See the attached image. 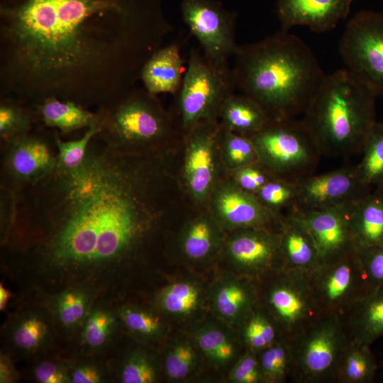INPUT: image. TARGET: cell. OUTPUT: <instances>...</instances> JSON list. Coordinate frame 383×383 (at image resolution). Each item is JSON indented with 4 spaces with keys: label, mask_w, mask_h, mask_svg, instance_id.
Returning <instances> with one entry per match:
<instances>
[{
    "label": "cell",
    "mask_w": 383,
    "mask_h": 383,
    "mask_svg": "<svg viewBox=\"0 0 383 383\" xmlns=\"http://www.w3.org/2000/svg\"><path fill=\"white\" fill-rule=\"evenodd\" d=\"M260 201L275 214L284 216L296 210L299 198V182L274 178L255 194Z\"/></svg>",
    "instance_id": "obj_39"
},
{
    "label": "cell",
    "mask_w": 383,
    "mask_h": 383,
    "mask_svg": "<svg viewBox=\"0 0 383 383\" xmlns=\"http://www.w3.org/2000/svg\"><path fill=\"white\" fill-rule=\"evenodd\" d=\"M182 14L190 32L209 59L228 62L238 48L231 15L213 0H182Z\"/></svg>",
    "instance_id": "obj_16"
},
{
    "label": "cell",
    "mask_w": 383,
    "mask_h": 383,
    "mask_svg": "<svg viewBox=\"0 0 383 383\" xmlns=\"http://www.w3.org/2000/svg\"><path fill=\"white\" fill-rule=\"evenodd\" d=\"M170 182L162 150L121 152L98 133L79 167L57 165L16 194L2 274L24 294L82 287L111 301L127 297L167 214Z\"/></svg>",
    "instance_id": "obj_1"
},
{
    "label": "cell",
    "mask_w": 383,
    "mask_h": 383,
    "mask_svg": "<svg viewBox=\"0 0 383 383\" xmlns=\"http://www.w3.org/2000/svg\"><path fill=\"white\" fill-rule=\"evenodd\" d=\"M361 265L371 287H383V245L357 250Z\"/></svg>",
    "instance_id": "obj_48"
},
{
    "label": "cell",
    "mask_w": 383,
    "mask_h": 383,
    "mask_svg": "<svg viewBox=\"0 0 383 383\" xmlns=\"http://www.w3.org/2000/svg\"><path fill=\"white\" fill-rule=\"evenodd\" d=\"M233 172V180L243 190L255 194L271 179L276 178L260 163L245 166Z\"/></svg>",
    "instance_id": "obj_46"
},
{
    "label": "cell",
    "mask_w": 383,
    "mask_h": 383,
    "mask_svg": "<svg viewBox=\"0 0 383 383\" xmlns=\"http://www.w3.org/2000/svg\"><path fill=\"white\" fill-rule=\"evenodd\" d=\"M100 132V126H94L89 128L79 139L70 141L62 140L55 132L57 165L66 170H74L79 167L84 161L90 141Z\"/></svg>",
    "instance_id": "obj_45"
},
{
    "label": "cell",
    "mask_w": 383,
    "mask_h": 383,
    "mask_svg": "<svg viewBox=\"0 0 383 383\" xmlns=\"http://www.w3.org/2000/svg\"><path fill=\"white\" fill-rule=\"evenodd\" d=\"M376 96L346 68L326 74L301 119L322 155L346 157L361 152L377 122Z\"/></svg>",
    "instance_id": "obj_4"
},
{
    "label": "cell",
    "mask_w": 383,
    "mask_h": 383,
    "mask_svg": "<svg viewBox=\"0 0 383 383\" xmlns=\"http://www.w3.org/2000/svg\"><path fill=\"white\" fill-rule=\"evenodd\" d=\"M350 219L357 250L383 245V192L374 189L356 201Z\"/></svg>",
    "instance_id": "obj_29"
},
{
    "label": "cell",
    "mask_w": 383,
    "mask_h": 383,
    "mask_svg": "<svg viewBox=\"0 0 383 383\" xmlns=\"http://www.w3.org/2000/svg\"><path fill=\"white\" fill-rule=\"evenodd\" d=\"M31 295L40 299L50 311L64 348L72 340L99 298L96 292L82 287Z\"/></svg>",
    "instance_id": "obj_22"
},
{
    "label": "cell",
    "mask_w": 383,
    "mask_h": 383,
    "mask_svg": "<svg viewBox=\"0 0 383 383\" xmlns=\"http://www.w3.org/2000/svg\"><path fill=\"white\" fill-rule=\"evenodd\" d=\"M134 341V347L129 349L123 348L121 342L109 355V360L113 382L120 383L157 382L161 369L157 355L152 348L148 347L149 345Z\"/></svg>",
    "instance_id": "obj_26"
},
{
    "label": "cell",
    "mask_w": 383,
    "mask_h": 383,
    "mask_svg": "<svg viewBox=\"0 0 383 383\" xmlns=\"http://www.w3.org/2000/svg\"><path fill=\"white\" fill-rule=\"evenodd\" d=\"M362 158L355 165L361 181L371 189L383 186V121L376 122L363 143Z\"/></svg>",
    "instance_id": "obj_36"
},
{
    "label": "cell",
    "mask_w": 383,
    "mask_h": 383,
    "mask_svg": "<svg viewBox=\"0 0 383 383\" xmlns=\"http://www.w3.org/2000/svg\"><path fill=\"white\" fill-rule=\"evenodd\" d=\"M315 299L325 314L340 316L371 287L357 250L321 263L309 274Z\"/></svg>",
    "instance_id": "obj_13"
},
{
    "label": "cell",
    "mask_w": 383,
    "mask_h": 383,
    "mask_svg": "<svg viewBox=\"0 0 383 383\" xmlns=\"http://www.w3.org/2000/svg\"><path fill=\"white\" fill-rule=\"evenodd\" d=\"M258 303L257 282L245 277L223 278L217 282L213 290L214 311L232 326H240Z\"/></svg>",
    "instance_id": "obj_25"
},
{
    "label": "cell",
    "mask_w": 383,
    "mask_h": 383,
    "mask_svg": "<svg viewBox=\"0 0 383 383\" xmlns=\"http://www.w3.org/2000/svg\"><path fill=\"white\" fill-rule=\"evenodd\" d=\"M18 294L1 328V350L28 363L61 352L64 345L47 307L33 295Z\"/></svg>",
    "instance_id": "obj_10"
},
{
    "label": "cell",
    "mask_w": 383,
    "mask_h": 383,
    "mask_svg": "<svg viewBox=\"0 0 383 383\" xmlns=\"http://www.w3.org/2000/svg\"><path fill=\"white\" fill-rule=\"evenodd\" d=\"M36 118L39 119V117L35 111H32L13 104H1L0 106L1 142L31 131Z\"/></svg>",
    "instance_id": "obj_44"
},
{
    "label": "cell",
    "mask_w": 383,
    "mask_h": 383,
    "mask_svg": "<svg viewBox=\"0 0 383 383\" xmlns=\"http://www.w3.org/2000/svg\"><path fill=\"white\" fill-rule=\"evenodd\" d=\"M376 370V360L370 345L350 339L338 363L335 382L370 383Z\"/></svg>",
    "instance_id": "obj_33"
},
{
    "label": "cell",
    "mask_w": 383,
    "mask_h": 383,
    "mask_svg": "<svg viewBox=\"0 0 383 383\" xmlns=\"http://www.w3.org/2000/svg\"><path fill=\"white\" fill-rule=\"evenodd\" d=\"M354 203L296 215L311 233L321 263L357 250L350 219Z\"/></svg>",
    "instance_id": "obj_20"
},
{
    "label": "cell",
    "mask_w": 383,
    "mask_h": 383,
    "mask_svg": "<svg viewBox=\"0 0 383 383\" xmlns=\"http://www.w3.org/2000/svg\"><path fill=\"white\" fill-rule=\"evenodd\" d=\"M183 60L177 44L155 50L144 62L140 70L145 90L156 96L160 93L176 94L184 74Z\"/></svg>",
    "instance_id": "obj_27"
},
{
    "label": "cell",
    "mask_w": 383,
    "mask_h": 383,
    "mask_svg": "<svg viewBox=\"0 0 383 383\" xmlns=\"http://www.w3.org/2000/svg\"><path fill=\"white\" fill-rule=\"evenodd\" d=\"M360 179L355 165L312 174L299 182V198L294 213L309 212L350 204L372 191Z\"/></svg>",
    "instance_id": "obj_17"
},
{
    "label": "cell",
    "mask_w": 383,
    "mask_h": 383,
    "mask_svg": "<svg viewBox=\"0 0 383 383\" xmlns=\"http://www.w3.org/2000/svg\"><path fill=\"white\" fill-rule=\"evenodd\" d=\"M70 358L61 352L29 363L23 376L37 383H70Z\"/></svg>",
    "instance_id": "obj_42"
},
{
    "label": "cell",
    "mask_w": 383,
    "mask_h": 383,
    "mask_svg": "<svg viewBox=\"0 0 383 383\" xmlns=\"http://www.w3.org/2000/svg\"><path fill=\"white\" fill-rule=\"evenodd\" d=\"M193 338L198 348L213 363L223 366L234 359L237 353L233 338L221 328L206 323L196 328Z\"/></svg>",
    "instance_id": "obj_37"
},
{
    "label": "cell",
    "mask_w": 383,
    "mask_h": 383,
    "mask_svg": "<svg viewBox=\"0 0 383 383\" xmlns=\"http://www.w3.org/2000/svg\"><path fill=\"white\" fill-rule=\"evenodd\" d=\"M278 234L283 268L310 274L321 264L311 234L300 216H284Z\"/></svg>",
    "instance_id": "obj_23"
},
{
    "label": "cell",
    "mask_w": 383,
    "mask_h": 383,
    "mask_svg": "<svg viewBox=\"0 0 383 383\" xmlns=\"http://www.w3.org/2000/svg\"><path fill=\"white\" fill-rule=\"evenodd\" d=\"M18 292L17 295L6 286L4 282H0V310L1 311H8L9 307L15 304L18 298Z\"/></svg>",
    "instance_id": "obj_50"
},
{
    "label": "cell",
    "mask_w": 383,
    "mask_h": 383,
    "mask_svg": "<svg viewBox=\"0 0 383 383\" xmlns=\"http://www.w3.org/2000/svg\"><path fill=\"white\" fill-rule=\"evenodd\" d=\"M236 89L233 68L192 49L177 95L179 124L186 133L203 121H217L221 107Z\"/></svg>",
    "instance_id": "obj_7"
},
{
    "label": "cell",
    "mask_w": 383,
    "mask_h": 383,
    "mask_svg": "<svg viewBox=\"0 0 383 383\" xmlns=\"http://www.w3.org/2000/svg\"><path fill=\"white\" fill-rule=\"evenodd\" d=\"M152 304L163 314L186 316L194 312L201 301V290L192 282L178 281L158 290Z\"/></svg>",
    "instance_id": "obj_35"
},
{
    "label": "cell",
    "mask_w": 383,
    "mask_h": 383,
    "mask_svg": "<svg viewBox=\"0 0 383 383\" xmlns=\"http://www.w3.org/2000/svg\"><path fill=\"white\" fill-rule=\"evenodd\" d=\"M114 303L128 338L149 346L164 339L167 326L156 307L130 301L127 297Z\"/></svg>",
    "instance_id": "obj_28"
},
{
    "label": "cell",
    "mask_w": 383,
    "mask_h": 383,
    "mask_svg": "<svg viewBox=\"0 0 383 383\" xmlns=\"http://www.w3.org/2000/svg\"><path fill=\"white\" fill-rule=\"evenodd\" d=\"M221 156L230 170L259 163L256 147L250 136L238 134L221 127Z\"/></svg>",
    "instance_id": "obj_40"
},
{
    "label": "cell",
    "mask_w": 383,
    "mask_h": 383,
    "mask_svg": "<svg viewBox=\"0 0 383 383\" xmlns=\"http://www.w3.org/2000/svg\"><path fill=\"white\" fill-rule=\"evenodd\" d=\"M218 117L223 128L247 136L257 133L271 121L257 101L243 94L234 93L223 103Z\"/></svg>",
    "instance_id": "obj_31"
},
{
    "label": "cell",
    "mask_w": 383,
    "mask_h": 383,
    "mask_svg": "<svg viewBox=\"0 0 383 383\" xmlns=\"http://www.w3.org/2000/svg\"><path fill=\"white\" fill-rule=\"evenodd\" d=\"M197 363L196 351L189 341L181 340L166 350L162 367L166 377L171 380H182L194 371Z\"/></svg>",
    "instance_id": "obj_43"
},
{
    "label": "cell",
    "mask_w": 383,
    "mask_h": 383,
    "mask_svg": "<svg viewBox=\"0 0 383 383\" xmlns=\"http://www.w3.org/2000/svg\"><path fill=\"white\" fill-rule=\"evenodd\" d=\"M125 335L114 301L99 297L62 353L109 357Z\"/></svg>",
    "instance_id": "obj_19"
},
{
    "label": "cell",
    "mask_w": 383,
    "mask_h": 383,
    "mask_svg": "<svg viewBox=\"0 0 383 383\" xmlns=\"http://www.w3.org/2000/svg\"><path fill=\"white\" fill-rule=\"evenodd\" d=\"M67 357L70 361V383L114 382L108 357L97 355Z\"/></svg>",
    "instance_id": "obj_41"
},
{
    "label": "cell",
    "mask_w": 383,
    "mask_h": 383,
    "mask_svg": "<svg viewBox=\"0 0 383 383\" xmlns=\"http://www.w3.org/2000/svg\"><path fill=\"white\" fill-rule=\"evenodd\" d=\"M16 361L8 353L1 350L0 383H15L22 375L16 367Z\"/></svg>",
    "instance_id": "obj_49"
},
{
    "label": "cell",
    "mask_w": 383,
    "mask_h": 383,
    "mask_svg": "<svg viewBox=\"0 0 383 383\" xmlns=\"http://www.w3.org/2000/svg\"><path fill=\"white\" fill-rule=\"evenodd\" d=\"M353 0H277V12L282 30L296 26L323 33L334 28L347 18Z\"/></svg>",
    "instance_id": "obj_21"
},
{
    "label": "cell",
    "mask_w": 383,
    "mask_h": 383,
    "mask_svg": "<svg viewBox=\"0 0 383 383\" xmlns=\"http://www.w3.org/2000/svg\"><path fill=\"white\" fill-rule=\"evenodd\" d=\"M340 316L351 340L372 344L383 336V287H371Z\"/></svg>",
    "instance_id": "obj_24"
},
{
    "label": "cell",
    "mask_w": 383,
    "mask_h": 383,
    "mask_svg": "<svg viewBox=\"0 0 383 383\" xmlns=\"http://www.w3.org/2000/svg\"><path fill=\"white\" fill-rule=\"evenodd\" d=\"M233 57L236 88L271 121L303 115L326 76L306 43L282 30L238 46Z\"/></svg>",
    "instance_id": "obj_2"
},
{
    "label": "cell",
    "mask_w": 383,
    "mask_h": 383,
    "mask_svg": "<svg viewBox=\"0 0 383 383\" xmlns=\"http://www.w3.org/2000/svg\"><path fill=\"white\" fill-rule=\"evenodd\" d=\"M226 252L239 276L256 282L284 267L278 231L267 228L232 231Z\"/></svg>",
    "instance_id": "obj_15"
},
{
    "label": "cell",
    "mask_w": 383,
    "mask_h": 383,
    "mask_svg": "<svg viewBox=\"0 0 383 383\" xmlns=\"http://www.w3.org/2000/svg\"><path fill=\"white\" fill-rule=\"evenodd\" d=\"M35 111L45 126L57 128L62 133L90 128L99 123L97 113H91L74 101H62L53 96L39 102Z\"/></svg>",
    "instance_id": "obj_32"
},
{
    "label": "cell",
    "mask_w": 383,
    "mask_h": 383,
    "mask_svg": "<svg viewBox=\"0 0 383 383\" xmlns=\"http://www.w3.org/2000/svg\"><path fill=\"white\" fill-rule=\"evenodd\" d=\"M377 189H379V190H380V191H382L383 192V186L382 187L377 188Z\"/></svg>",
    "instance_id": "obj_51"
},
{
    "label": "cell",
    "mask_w": 383,
    "mask_h": 383,
    "mask_svg": "<svg viewBox=\"0 0 383 383\" xmlns=\"http://www.w3.org/2000/svg\"><path fill=\"white\" fill-rule=\"evenodd\" d=\"M259 303L291 340L324 314L313 293L309 274L282 268L257 282Z\"/></svg>",
    "instance_id": "obj_8"
},
{
    "label": "cell",
    "mask_w": 383,
    "mask_h": 383,
    "mask_svg": "<svg viewBox=\"0 0 383 383\" xmlns=\"http://www.w3.org/2000/svg\"><path fill=\"white\" fill-rule=\"evenodd\" d=\"M222 228L211 213L187 222L179 235V248L186 259L201 262L213 257L223 244Z\"/></svg>",
    "instance_id": "obj_30"
},
{
    "label": "cell",
    "mask_w": 383,
    "mask_h": 383,
    "mask_svg": "<svg viewBox=\"0 0 383 383\" xmlns=\"http://www.w3.org/2000/svg\"><path fill=\"white\" fill-rule=\"evenodd\" d=\"M230 379L235 383H263L257 353L245 349L233 365Z\"/></svg>",
    "instance_id": "obj_47"
},
{
    "label": "cell",
    "mask_w": 383,
    "mask_h": 383,
    "mask_svg": "<svg viewBox=\"0 0 383 383\" xmlns=\"http://www.w3.org/2000/svg\"><path fill=\"white\" fill-rule=\"evenodd\" d=\"M263 382L283 383L291 377L290 341L282 338L257 353Z\"/></svg>",
    "instance_id": "obj_38"
},
{
    "label": "cell",
    "mask_w": 383,
    "mask_h": 383,
    "mask_svg": "<svg viewBox=\"0 0 383 383\" xmlns=\"http://www.w3.org/2000/svg\"><path fill=\"white\" fill-rule=\"evenodd\" d=\"M221 126L218 121H203L185 133L184 177L192 199L203 203L217 182Z\"/></svg>",
    "instance_id": "obj_14"
},
{
    "label": "cell",
    "mask_w": 383,
    "mask_h": 383,
    "mask_svg": "<svg viewBox=\"0 0 383 383\" xmlns=\"http://www.w3.org/2000/svg\"><path fill=\"white\" fill-rule=\"evenodd\" d=\"M240 326L245 349L256 353L283 338L275 320L260 303L248 313Z\"/></svg>",
    "instance_id": "obj_34"
},
{
    "label": "cell",
    "mask_w": 383,
    "mask_h": 383,
    "mask_svg": "<svg viewBox=\"0 0 383 383\" xmlns=\"http://www.w3.org/2000/svg\"><path fill=\"white\" fill-rule=\"evenodd\" d=\"M1 189L14 194L33 186L57 165L55 132L31 131L1 142Z\"/></svg>",
    "instance_id": "obj_11"
},
{
    "label": "cell",
    "mask_w": 383,
    "mask_h": 383,
    "mask_svg": "<svg viewBox=\"0 0 383 383\" xmlns=\"http://www.w3.org/2000/svg\"><path fill=\"white\" fill-rule=\"evenodd\" d=\"M350 339L340 316H322L289 340L290 378L296 383L335 382L338 363Z\"/></svg>",
    "instance_id": "obj_9"
},
{
    "label": "cell",
    "mask_w": 383,
    "mask_h": 383,
    "mask_svg": "<svg viewBox=\"0 0 383 383\" xmlns=\"http://www.w3.org/2000/svg\"><path fill=\"white\" fill-rule=\"evenodd\" d=\"M106 3L93 0H28L10 37L20 63L38 77H63L96 56L88 19Z\"/></svg>",
    "instance_id": "obj_3"
},
{
    "label": "cell",
    "mask_w": 383,
    "mask_h": 383,
    "mask_svg": "<svg viewBox=\"0 0 383 383\" xmlns=\"http://www.w3.org/2000/svg\"><path fill=\"white\" fill-rule=\"evenodd\" d=\"M97 113L101 127L99 135L121 152L160 150L170 136L169 117L156 96L146 90L104 107Z\"/></svg>",
    "instance_id": "obj_5"
},
{
    "label": "cell",
    "mask_w": 383,
    "mask_h": 383,
    "mask_svg": "<svg viewBox=\"0 0 383 383\" xmlns=\"http://www.w3.org/2000/svg\"><path fill=\"white\" fill-rule=\"evenodd\" d=\"M210 213L223 229L263 228L278 231L282 218L255 194L241 189L233 180L218 182L210 197Z\"/></svg>",
    "instance_id": "obj_18"
},
{
    "label": "cell",
    "mask_w": 383,
    "mask_h": 383,
    "mask_svg": "<svg viewBox=\"0 0 383 383\" xmlns=\"http://www.w3.org/2000/svg\"><path fill=\"white\" fill-rule=\"evenodd\" d=\"M339 52L348 70L376 96H383V13H357L345 26Z\"/></svg>",
    "instance_id": "obj_12"
},
{
    "label": "cell",
    "mask_w": 383,
    "mask_h": 383,
    "mask_svg": "<svg viewBox=\"0 0 383 383\" xmlns=\"http://www.w3.org/2000/svg\"><path fill=\"white\" fill-rule=\"evenodd\" d=\"M250 137L260 165L274 177L299 182L315 173L322 153L301 119L271 121Z\"/></svg>",
    "instance_id": "obj_6"
}]
</instances>
